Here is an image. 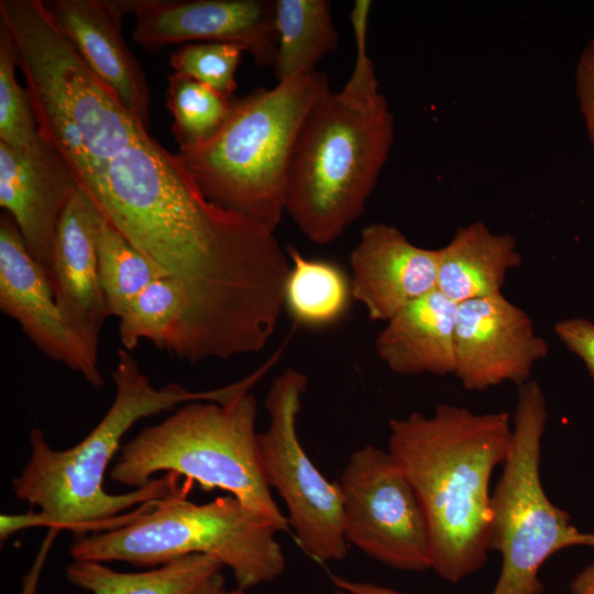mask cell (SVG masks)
Here are the masks:
<instances>
[{"label":"cell","instance_id":"cell-16","mask_svg":"<svg viewBox=\"0 0 594 594\" xmlns=\"http://www.w3.org/2000/svg\"><path fill=\"white\" fill-rule=\"evenodd\" d=\"M52 19L91 70L146 125L151 91L122 35L123 0H43Z\"/></svg>","mask_w":594,"mask_h":594},{"label":"cell","instance_id":"cell-21","mask_svg":"<svg viewBox=\"0 0 594 594\" xmlns=\"http://www.w3.org/2000/svg\"><path fill=\"white\" fill-rule=\"evenodd\" d=\"M277 50L274 75L279 81L316 72L339 43L328 0H275Z\"/></svg>","mask_w":594,"mask_h":594},{"label":"cell","instance_id":"cell-1","mask_svg":"<svg viewBox=\"0 0 594 594\" xmlns=\"http://www.w3.org/2000/svg\"><path fill=\"white\" fill-rule=\"evenodd\" d=\"M116 397L98 425L80 442L66 450H54L42 430L30 431L31 457L20 475L13 479L16 498L37 506L24 515H1L0 538L29 527L67 529L77 534L103 532L129 522L122 513L140 504L172 497H186L191 484L177 485L178 475L167 473L146 486L124 494H109L103 476L110 461L121 449L120 440L139 420L172 410L179 404L210 400L226 404L249 393L255 385L246 376L230 385L194 392L169 383L155 388L125 349L118 351L111 372Z\"/></svg>","mask_w":594,"mask_h":594},{"label":"cell","instance_id":"cell-25","mask_svg":"<svg viewBox=\"0 0 594 594\" xmlns=\"http://www.w3.org/2000/svg\"><path fill=\"white\" fill-rule=\"evenodd\" d=\"M15 51L7 28L0 22V142L14 148L41 139L26 88L15 76Z\"/></svg>","mask_w":594,"mask_h":594},{"label":"cell","instance_id":"cell-9","mask_svg":"<svg viewBox=\"0 0 594 594\" xmlns=\"http://www.w3.org/2000/svg\"><path fill=\"white\" fill-rule=\"evenodd\" d=\"M339 484L348 543L399 571L430 569V536L424 508L388 451L370 444L355 450Z\"/></svg>","mask_w":594,"mask_h":594},{"label":"cell","instance_id":"cell-20","mask_svg":"<svg viewBox=\"0 0 594 594\" xmlns=\"http://www.w3.org/2000/svg\"><path fill=\"white\" fill-rule=\"evenodd\" d=\"M123 349L131 351L141 340L184 359L191 320V302L185 286L172 277H160L145 287L119 318Z\"/></svg>","mask_w":594,"mask_h":594},{"label":"cell","instance_id":"cell-19","mask_svg":"<svg viewBox=\"0 0 594 594\" xmlns=\"http://www.w3.org/2000/svg\"><path fill=\"white\" fill-rule=\"evenodd\" d=\"M224 565L202 554H187L150 571L118 572L102 562L74 560L66 568L73 585L91 594H233L222 575Z\"/></svg>","mask_w":594,"mask_h":594},{"label":"cell","instance_id":"cell-11","mask_svg":"<svg viewBox=\"0 0 594 594\" xmlns=\"http://www.w3.org/2000/svg\"><path fill=\"white\" fill-rule=\"evenodd\" d=\"M549 352L530 316L503 294L458 304L454 376L468 391L520 387Z\"/></svg>","mask_w":594,"mask_h":594},{"label":"cell","instance_id":"cell-26","mask_svg":"<svg viewBox=\"0 0 594 594\" xmlns=\"http://www.w3.org/2000/svg\"><path fill=\"white\" fill-rule=\"evenodd\" d=\"M244 51L234 44L202 42L175 50L169 64L175 73L187 76L216 91L235 97V73Z\"/></svg>","mask_w":594,"mask_h":594},{"label":"cell","instance_id":"cell-3","mask_svg":"<svg viewBox=\"0 0 594 594\" xmlns=\"http://www.w3.org/2000/svg\"><path fill=\"white\" fill-rule=\"evenodd\" d=\"M370 9L371 1H355L353 70L341 90L315 102L290 154L285 211L317 244L333 242L361 217L394 141V118L367 54Z\"/></svg>","mask_w":594,"mask_h":594},{"label":"cell","instance_id":"cell-23","mask_svg":"<svg viewBox=\"0 0 594 594\" xmlns=\"http://www.w3.org/2000/svg\"><path fill=\"white\" fill-rule=\"evenodd\" d=\"M98 270L109 316L120 318L152 282L166 276L102 216L97 235Z\"/></svg>","mask_w":594,"mask_h":594},{"label":"cell","instance_id":"cell-29","mask_svg":"<svg viewBox=\"0 0 594 594\" xmlns=\"http://www.w3.org/2000/svg\"><path fill=\"white\" fill-rule=\"evenodd\" d=\"M570 594H594V562L583 568L572 578Z\"/></svg>","mask_w":594,"mask_h":594},{"label":"cell","instance_id":"cell-28","mask_svg":"<svg viewBox=\"0 0 594 594\" xmlns=\"http://www.w3.org/2000/svg\"><path fill=\"white\" fill-rule=\"evenodd\" d=\"M575 91L594 148V37L581 52L575 67Z\"/></svg>","mask_w":594,"mask_h":594},{"label":"cell","instance_id":"cell-27","mask_svg":"<svg viewBox=\"0 0 594 594\" xmlns=\"http://www.w3.org/2000/svg\"><path fill=\"white\" fill-rule=\"evenodd\" d=\"M554 332L594 378V323L584 318H570L556 323Z\"/></svg>","mask_w":594,"mask_h":594},{"label":"cell","instance_id":"cell-22","mask_svg":"<svg viewBox=\"0 0 594 594\" xmlns=\"http://www.w3.org/2000/svg\"><path fill=\"white\" fill-rule=\"evenodd\" d=\"M292 266L284 288V304L298 324L323 327L338 321L348 310L351 279L334 263L304 257L288 248Z\"/></svg>","mask_w":594,"mask_h":594},{"label":"cell","instance_id":"cell-30","mask_svg":"<svg viewBox=\"0 0 594 594\" xmlns=\"http://www.w3.org/2000/svg\"><path fill=\"white\" fill-rule=\"evenodd\" d=\"M332 594H356V593L339 588L338 591L333 592Z\"/></svg>","mask_w":594,"mask_h":594},{"label":"cell","instance_id":"cell-7","mask_svg":"<svg viewBox=\"0 0 594 594\" xmlns=\"http://www.w3.org/2000/svg\"><path fill=\"white\" fill-rule=\"evenodd\" d=\"M548 409L536 381L518 387L513 416V443L492 493L490 550L502 556L496 584L490 594H542L539 571L558 551L594 548V532H582L570 515L556 506L541 483V441Z\"/></svg>","mask_w":594,"mask_h":594},{"label":"cell","instance_id":"cell-6","mask_svg":"<svg viewBox=\"0 0 594 594\" xmlns=\"http://www.w3.org/2000/svg\"><path fill=\"white\" fill-rule=\"evenodd\" d=\"M277 531L232 495L205 504L180 496L154 501L145 509L139 508L128 524L78 539L70 556L81 561L158 566L202 553L228 566L244 592L284 573Z\"/></svg>","mask_w":594,"mask_h":594},{"label":"cell","instance_id":"cell-10","mask_svg":"<svg viewBox=\"0 0 594 594\" xmlns=\"http://www.w3.org/2000/svg\"><path fill=\"white\" fill-rule=\"evenodd\" d=\"M135 20L132 40L146 51L204 41L240 46L256 66H274L273 0H123Z\"/></svg>","mask_w":594,"mask_h":594},{"label":"cell","instance_id":"cell-18","mask_svg":"<svg viewBox=\"0 0 594 594\" xmlns=\"http://www.w3.org/2000/svg\"><path fill=\"white\" fill-rule=\"evenodd\" d=\"M521 261L510 233L474 221L439 249L437 289L455 304L502 294L507 273Z\"/></svg>","mask_w":594,"mask_h":594},{"label":"cell","instance_id":"cell-5","mask_svg":"<svg viewBox=\"0 0 594 594\" xmlns=\"http://www.w3.org/2000/svg\"><path fill=\"white\" fill-rule=\"evenodd\" d=\"M256 413V399L250 392L226 404L186 403L121 447L111 479L141 488L157 472L174 473L190 483L196 481L204 491L230 493L278 531H287V517L275 503L263 473Z\"/></svg>","mask_w":594,"mask_h":594},{"label":"cell","instance_id":"cell-12","mask_svg":"<svg viewBox=\"0 0 594 594\" xmlns=\"http://www.w3.org/2000/svg\"><path fill=\"white\" fill-rule=\"evenodd\" d=\"M0 309L48 359L80 373L92 387L103 386L97 355L65 322L46 272L7 212L0 218Z\"/></svg>","mask_w":594,"mask_h":594},{"label":"cell","instance_id":"cell-31","mask_svg":"<svg viewBox=\"0 0 594 594\" xmlns=\"http://www.w3.org/2000/svg\"><path fill=\"white\" fill-rule=\"evenodd\" d=\"M233 594H244L243 591L239 590L238 587L234 590Z\"/></svg>","mask_w":594,"mask_h":594},{"label":"cell","instance_id":"cell-13","mask_svg":"<svg viewBox=\"0 0 594 594\" xmlns=\"http://www.w3.org/2000/svg\"><path fill=\"white\" fill-rule=\"evenodd\" d=\"M77 190L68 166L42 136L24 148L0 142V206L12 217L28 252L47 276L62 213Z\"/></svg>","mask_w":594,"mask_h":594},{"label":"cell","instance_id":"cell-24","mask_svg":"<svg viewBox=\"0 0 594 594\" xmlns=\"http://www.w3.org/2000/svg\"><path fill=\"white\" fill-rule=\"evenodd\" d=\"M167 84L166 103L174 119L172 132L178 148L212 139L228 121L238 99L175 72Z\"/></svg>","mask_w":594,"mask_h":594},{"label":"cell","instance_id":"cell-4","mask_svg":"<svg viewBox=\"0 0 594 594\" xmlns=\"http://www.w3.org/2000/svg\"><path fill=\"white\" fill-rule=\"evenodd\" d=\"M318 70L235 100L223 128L176 155L211 202L274 233L285 211L286 178L300 125L329 90Z\"/></svg>","mask_w":594,"mask_h":594},{"label":"cell","instance_id":"cell-15","mask_svg":"<svg viewBox=\"0 0 594 594\" xmlns=\"http://www.w3.org/2000/svg\"><path fill=\"white\" fill-rule=\"evenodd\" d=\"M100 219L99 211L78 188L62 213L54 263L48 274L65 322L95 355L103 323L109 317L98 270Z\"/></svg>","mask_w":594,"mask_h":594},{"label":"cell","instance_id":"cell-17","mask_svg":"<svg viewBox=\"0 0 594 594\" xmlns=\"http://www.w3.org/2000/svg\"><path fill=\"white\" fill-rule=\"evenodd\" d=\"M458 304L438 289L410 302L377 334L378 358L400 375H453Z\"/></svg>","mask_w":594,"mask_h":594},{"label":"cell","instance_id":"cell-14","mask_svg":"<svg viewBox=\"0 0 594 594\" xmlns=\"http://www.w3.org/2000/svg\"><path fill=\"white\" fill-rule=\"evenodd\" d=\"M439 249L413 244L395 226L363 228L350 254L352 296L373 321H388L437 289Z\"/></svg>","mask_w":594,"mask_h":594},{"label":"cell","instance_id":"cell-8","mask_svg":"<svg viewBox=\"0 0 594 594\" xmlns=\"http://www.w3.org/2000/svg\"><path fill=\"white\" fill-rule=\"evenodd\" d=\"M307 386V375L292 367L274 378L265 398L268 427L257 441L265 480L284 501L298 546L324 563L348 554L343 495L339 482L323 476L299 441L296 424Z\"/></svg>","mask_w":594,"mask_h":594},{"label":"cell","instance_id":"cell-2","mask_svg":"<svg viewBox=\"0 0 594 594\" xmlns=\"http://www.w3.org/2000/svg\"><path fill=\"white\" fill-rule=\"evenodd\" d=\"M513 443L506 411L479 414L439 404L431 416L414 411L389 420L388 453L414 486L430 536V569L449 583L487 561L491 477Z\"/></svg>","mask_w":594,"mask_h":594}]
</instances>
